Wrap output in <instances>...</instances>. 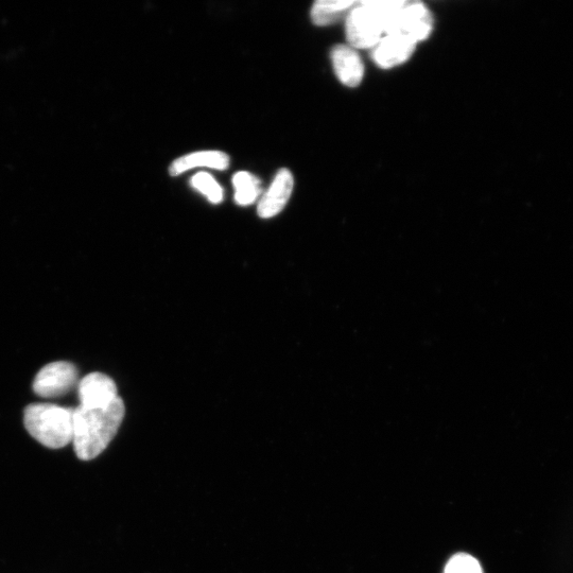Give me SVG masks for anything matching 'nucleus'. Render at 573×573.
Wrapping results in <instances>:
<instances>
[{
	"label": "nucleus",
	"instance_id": "1",
	"mask_svg": "<svg viewBox=\"0 0 573 573\" xmlns=\"http://www.w3.org/2000/svg\"><path fill=\"white\" fill-rule=\"evenodd\" d=\"M126 408L119 396L108 406L77 407L74 410L75 453L80 460L97 458L110 445L125 418Z\"/></svg>",
	"mask_w": 573,
	"mask_h": 573
},
{
	"label": "nucleus",
	"instance_id": "2",
	"mask_svg": "<svg viewBox=\"0 0 573 573\" xmlns=\"http://www.w3.org/2000/svg\"><path fill=\"white\" fill-rule=\"evenodd\" d=\"M399 2L374 0L357 3L346 17V38L354 49L374 48L386 36Z\"/></svg>",
	"mask_w": 573,
	"mask_h": 573
},
{
	"label": "nucleus",
	"instance_id": "3",
	"mask_svg": "<svg viewBox=\"0 0 573 573\" xmlns=\"http://www.w3.org/2000/svg\"><path fill=\"white\" fill-rule=\"evenodd\" d=\"M74 410L54 404H32L25 409L24 424L42 445L59 449L74 439Z\"/></svg>",
	"mask_w": 573,
	"mask_h": 573
},
{
	"label": "nucleus",
	"instance_id": "4",
	"mask_svg": "<svg viewBox=\"0 0 573 573\" xmlns=\"http://www.w3.org/2000/svg\"><path fill=\"white\" fill-rule=\"evenodd\" d=\"M433 29V17L421 2H403L393 13L388 34H402L416 43L426 40Z\"/></svg>",
	"mask_w": 573,
	"mask_h": 573
},
{
	"label": "nucleus",
	"instance_id": "5",
	"mask_svg": "<svg viewBox=\"0 0 573 573\" xmlns=\"http://www.w3.org/2000/svg\"><path fill=\"white\" fill-rule=\"evenodd\" d=\"M78 382L75 364L57 361L47 364L33 381V391L43 398H57L71 391Z\"/></svg>",
	"mask_w": 573,
	"mask_h": 573
},
{
	"label": "nucleus",
	"instance_id": "6",
	"mask_svg": "<svg viewBox=\"0 0 573 573\" xmlns=\"http://www.w3.org/2000/svg\"><path fill=\"white\" fill-rule=\"evenodd\" d=\"M80 406L97 408L110 405L119 396L114 380L106 374L91 373L79 381Z\"/></svg>",
	"mask_w": 573,
	"mask_h": 573
},
{
	"label": "nucleus",
	"instance_id": "7",
	"mask_svg": "<svg viewBox=\"0 0 573 573\" xmlns=\"http://www.w3.org/2000/svg\"><path fill=\"white\" fill-rule=\"evenodd\" d=\"M416 44L402 34H388L373 48L372 59L381 68H393L410 59Z\"/></svg>",
	"mask_w": 573,
	"mask_h": 573
},
{
	"label": "nucleus",
	"instance_id": "8",
	"mask_svg": "<svg viewBox=\"0 0 573 573\" xmlns=\"http://www.w3.org/2000/svg\"><path fill=\"white\" fill-rule=\"evenodd\" d=\"M293 186V176L288 169L277 172L273 183L258 204V216L269 219L279 215L291 197Z\"/></svg>",
	"mask_w": 573,
	"mask_h": 573
},
{
	"label": "nucleus",
	"instance_id": "9",
	"mask_svg": "<svg viewBox=\"0 0 573 573\" xmlns=\"http://www.w3.org/2000/svg\"><path fill=\"white\" fill-rule=\"evenodd\" d=\"M336 76L346 86L356 88L364 76V66L358 52L345 45H338L332 51Z\"/></svg>",
	"mask_w": 573,
	"mask_h": 573
},
{
	"label": "nucleus",
	"instance_id": "10",
	"mask_svg": "<svg viewBox=\"0 0 573 573\" xmlns=\"http://www.w3.org/2000/svg\"><path fill=\"white\" fill-rule=\"evenodd\" d=\"M230 165V158L221 151H200L182 156V158L172 163L169 173L172 177L182 175L187 170L207 167L218 170L227 169Z\"/></svg>",
	"mask_w": 573,
	"mask_h": 573
},
{
	"label": "nucleus",
	"instance_id": "11",
	"mask_svg": "<svg viewBox=\"0 0 573 573\" xmlns=\"http://www.w3.org/2000/svg\"><path fill=\"white\" fill-rule=\"evenodd\" d=\"M356 4L353 0H319L311 9V20L317 26L336 24L347 17Z\"/></svg>",
	"mask_w": 573,
	"mask_h": 573
},
{
	"label": "nucleus",
	"instance_id": "12",
	"mask_svg": "<svg viewBox=\"0 0 573 573\" xmlns=\"http://www.w3.org/2000/svg\"><path fill=\"white\" fill-rule=\"evenodd\" d=\"M233 185L235 188V201L242 206L254 203L262 194V183L246 171L236 173L233 178Z\"/></svg>",
	"mask_w": 573,
	"mask_h": 573
},
{
	"label": "nucleus",
	"instance_id": "13",
	"mask_svg": "<svg viewBox=\"0 0 573 573\" xmlns=\"http://www.w3.org/2000/svg\"><path fill=\"white\" fill-rule=\"evenodd\" d=\"M191 185L205 195L212 203L218 204L223 200V189L217 181L206 172H199L193 179Z\"/></svg>",
	"mask_w": 573,
	"mask_h": 573
},
{
	"label": "nucleus",
	"instance_id": "14",
	"mask_svg": "<svg viewBox=\"0 0 573 573\" xmlns=\"http://www.w3.org/2000/svg\"><path fill=\"white\" fill-rule=\"evenodd\" d=\"M444 573H483V570L472 555L458 553L448 561Z\"/></svg>",
	"mask_w": 573,
	"mask_h": 573
}]
</instances>
